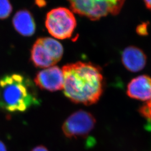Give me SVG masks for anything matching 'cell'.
<instances>
[{"mask_svg": "<svg viewBox=\"0 0 151 151\" xmlns=\"http://www.w3.org/2000/svg\"><path fill=\"white\" fill-rule=\"evenodd\" d=\"M45 25L52 36L63 40L71 37L77 26V21L73 11L60 7L49 11Z\"/></svg>", "mask_w": 151, "mask_h": 151, "instance_id": "5", "label": "cell"}, {"mask_svg": "<svg viewBox=\"0 0 151 151\" xmlns=\"http://www.w3.org/2000/svg\"><path fill=\"white\" fill-rule=\"evenodd\" d=\"M127 95L130 97L141 101L151 100V78L140 75L132 80L127 87Z\"/></svg>", "mask_w": 151, "mask_h": 151, "instance_id": "8", "label": "cell"}, {"mask_svg": "<svg viewBox=\"0 0 151 151\" xmlns=\"http://www.w3.org/2000/svg\"><path fill=\"white\" fill-rule=\"evenodd\" d=\"M34 82L42 90L52 92L61 90L64 83L62 69L53 65L40 70L35 76Z\"/></svg>", "mask_w": 151, "mask_h": 151, "instance_id": "7", "label": "cell"}, {"mask_svg": "<svg viewBox=\"0 0 151 151\" xmlns=\"http://www.w3.org/2000/svg\"><path fill=\"white\" fill-rule=\"evenodd\" d=\"M96 120L91 114L79 110L71 114L65 120L62 130L67 138L85 137L93 129Z\"/></svg>", "mask_w": 151, "mask_h": 151, "instance_id": "6", "label": "cell"}, {"mask_svg": "<svg viewBox=\"0 0 151 151\" xmlns=\"http://www.w3.org/2000/svg\"><path fill=\"white\" fill-rule=\"evenodd\" d=\"M12 11L10 0H0V20L8 18Z\"/></svg>", "mask_w": 151, "mask_h": 151, "instance_id": "11", "label": "cell"}, {"mask_svg": "<svg viewBox=\"0 0 151 151\" xmlns=\"http://www.w3.org/2000/svg\"><path fill=\"white\" fill-rule=\"evenodd\" d=\"M72 11L92 20L118 14L125 0H68Z\"/></svg>", "mask_w": 151, "mask_h": 151, "instance_id": "3", "label": "cell"}, {"mask_svg": "<svg viewBox=\"0 0 151 151\" xmlns=\"http://www.w3.org/2000/svg\"><path fill=\"white\" fill-rule=\"evenodd\" d=\"M144 2L147 8L151 10V0H144Z\"/></svg>", "mask_w": 151, "mask_h": 151, "instance_id": "14", "label": "cell"}, {"mask_svg": "<svg viewBox=\"0 0 151 151\" xmlns=\"http://www.w3.org/2000/svg\"><path fill=\"white\" fill-rule=\"evenodd\" d=\"M40 104L35 86L27 76L11 73L0 78V109L4 111L23 113Z\"/></svg>", "mask_w": 151, "mask_h": 151, "instance_id": "2", "label": "cell"}, {"mask_svg": "<svg viewBox=\"0 0 151 151\" xmlns=\"http://www.w3.org/2000/svg\"><path fill=\"white\" fill-rule=\"evenodd\" d=\"M13 26L20 35L31 37L35 32L36 25L32 14L27 10L17 11L12 19Z\"/></svg>", "mask_w": 151, "mask_h": 151, "instance_id": "10", "label": "cell"}, {"mask_svg": "<svg viewBox=\"0 0 151 151\" xmlns=\"http://www.w3.org/2000/svg\"><path fill=\"white\" fill-rule=\"evenodd\" d=\"M63 52V45L53 38H38L31 49L30 60L35 67L47 68L60 61Z\"/></svg>", "mask_w": 151, "mask_h": 151, "instance_id": "4", "label": "cell"}, {"mask_svg": "<svg viewBox=\"0 0 151 151\" xmlns=\"http://www.w3.org/2000/svg\"><path fill=\"white\" fill-rule=\"evenodd\" d=\"M139 111L144 118L151 121V100L141 106Z\"/></svg>", "mask_w": 151, "mask_h": 151, "instance_id": "12", "label": "cell"}, {"mask_svg": "<svg viewBox=\"0 0 151 151\" xmlns=\"http://www.w3.org/2000/svg\"><path fill=\"white\" fill-rule=\"evenodd\" d=\"M122 62L127 70L137 72L146 66L147 57L142 49L135 46H129L122 52Z\"/></svg>", "mask_w": 151, "mask_h": 151, "instance_id": "9", "label": "cell"}, {"mask_svg": "<svg viewBox=\"0 0 151 151\" xmlns=\"http://www.w3.org/2000/svg\"><path fill=\"white\" fill-rule=\"evenodd\" d=\"M0 151H7L5 144L0 140Z\"/></svg>", "mask_w": 151, "mask_h": 151, "instance_id": "15", "label": "cell"}, {"mask_svg": "<svg viewBox=\"0 0 151 151\" xmlns=\"http://www.w3.org/2000/svg\"><path fill=\"white\" fill-rule=\"evenodd\" d=\"M63 92L73 103L90 105L98 101L104 86L101 69L90 62H77L65 65Z\"/></svg>", "mask_w": 151, "mask_h": 151, "instance_id": "1", "label": "cell"}, {"mask_svg": "<svg viewBox=\"0 0 151 151\" xmlns=\"http://www.w3.org/2000/svg\"><path fill=\"white\" fill-rule=\"evenodd\" d=\"M31 151H49L48 149L43 146H39L34 148Z\"/></svg>", "mask_w": 151, "mask_h": 151, "instance_id": "13", "label": "cell"}]
</instances>
